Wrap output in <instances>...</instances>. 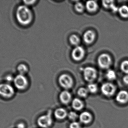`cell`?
<instances>
[{"label":"cell","mask_w":128,"mask_h":128,"mask_svg":"<svg viewBox=\"0 0 128 128\" xmlns=\"http://www.w3.org/2000/svg\"><path fill=\"white\" fill-rule=\"evenodd\" d=\"M89 93V91L87 88L84 87L80 88L77 91L78 96L79 97L82 98H85L87 97Z\"/></svg>","instance_id":"17"},{"label":"cell","mask_w":128,"mask_h":128,"mask_svg":"<svg viewBox=\"0 0 128 128\" xmlns=\"http://www.w3.org/2000/svg\"><path fill=\"white\" fill-rule=\"evenodd\" d=\"M12 77L11 76H8L6 77V80L8 82H11L12 81Z\"/></svg>","instance_id":"31"},{"label":"cell","mask_w":128,"mask_h":128,"mask_svg":"<svg viewBox=\"0 0 128 128\" xmlns=\"http://www.w3.org/2000/svg\"><path fill=\"white\" fill-rule=\"evenodd\" d=\"M80 123L77 121H72L69 125V128H81Z\"/></svg>","instance_id":"27"},{"label":"cell","mask_w":128,"mask_h":128,"mask_svg":"<svg viewBox=\"0 0 128 128\" xmlns=\"http://www.w3.org/2000/svg\"><path fill=\"white\" fill-rule=\"evenodd\" d=\"M74 8L78 12H82L84 10V6L81 2H78L76 3L75 5Z\"/></svg>","instance_id":"26"},{"label":"cell","mask_w":128,"mask_h":128,"mask_svg":"<svg viewBox=\"0 0 128 128\" xmlns=\"http://www.w3.org/2000/svg\"><path fill=\"white\" fill-rule=\"evenodd\" d=\"M119 12L121 17L125 18H128V6H123L118 9Z\"/></svg>","instance_id":"18"},{"label":"cell","mask_w":128,"mask_h":128,"mask_svg":"<svg viewBox=\"0 0 128 128\" xmlns=\"http://www.w3.org/2000/svg\"><path fill=\"white\" fill-rule=\"evenodd\" d=\"M96 38L95 33L91 30L86 31L83 36V39L85 43L88 44L92 43Z\"/></svg>","instance_id":"14"},{"label":"cell","mask_w":128,"mask_h":128,"mask_svg":"<svg viewBox=\"0 0 128 128\" xmlns=\"http://www.w3.org/2000/svg\"><path fill=\"white\" fill-rule=\"evenodd\" d=\"M69 41L72 44L77 46L80 43V40L78 36L73 34L70 37Z\"/></svg>","instance_id":"20"},{"label":"cell","mask_w":128,"mask_h":128,"mask_svg":"<svg viewBox=\"0 0 128 128\" xmlns=\"http://www.w3.org/2000/svg\"><path fill=\"white\" fill-rule=\"evenodd\" d=\"M37 123L38 126L42 128L50 127L53 123L51 110H49L47 114L40 116L37 119Z\"/></svg>","instance_id":"2"},{"label":"cell","mask_w":128,"mask_h":128,"mask_svg":"<svg viewBox=\"0 0 128 128\" xmlns=\"http://www.w3.org/2000/svg\"><path fill=\"white\" fill-rule=\"evenodd\" d=\"M25 125L24 123L20 122L17 125V128H25Z\"/></svg>","instance_id":"30"},{"label":"cell","mask_w":128,"mask_h":128,"mask_svg":"<svg viewBox=\"0 0 128 128\" xmlns=\"http://www.w3.org/2000/svg\"><path fill=\"white\" fill-rule=\"evenodd\" d=\"M68 113L65 108H58L54 111V116L55 118L59 120H64L68 116Z\"/></svg>","instance_id":"13"},{"label":"cell","mask_w":128,"mask_h":128,"mask_svg":"<svg viewBox=\"0 0 128 128\" xmlns=\"http://www.w3.org/2000/svg\"><path fill=\"white\" fill-rule=\"evenodd\" d=\"M98 63L101 68L103 69L108 68L111 65V58L107 54H102L98 58Z\"/></svg>","instance_id":"8"},{"label":"cell","mask_w":128,"mask_h":128,"mask_svg":"<svg viewBox=\"0 0 128 128\" xmlns=\"http://www.w3.org/2000/svg\"><path fill=\"white\" fill-rule=\"evenodd\" d=\"M84 76L86 81L90 83H92L97 76L96 70V69L90 66L86 67L84 69Z\"/></svg>","instance_id":"7"},{"label":"cell","mask_w":128,"mask_h":128,"mask_svg":"<svg viewBox=\"0 0 128 128\" xmlns=\"http://www.w3.org/2000/svg\"><path fill=\"white\" fill-rule=\"evenodd\" d=\"M85 51L82 47L76 46L72 52V59L76 61L81 60L84 56Z\"/></svg>","instance_id":"9"},{"label":"cell","mask_w":128,"mask_h":128,"mask_svg":"<svg viewBox=\"0 0 128 128\" xmlns=\"http://www.w3.org/2000/svg\"><path fill=\"white\" fill-rule=\"evenodd\" d=\"M16 17L19 24L23 25H27L31 23L33 16L32 12L27 6L22 5L17 8Z\"/></svg>","instance_id":"1"},{"label":"cell","mask_w":128,"mask_h":128,"mask_svg":"<svg viewBox=\"0 0 128 128\" xmlns=\"http://www.w3.org/2000/svg\"><path fill=\"white\" fill-rule=\"evenodd\" d=\"M58 82L60 85L66 90L72 88L73 86V80L72 78L67 74L61 75L58 78Z\"/></svg>","instance_id":"3"},{"label":"cell","mask_w":128,"mask_h":128,"mask_svg":"<svg viewBox=\"0 0 128 128\" xmlns=\"http://www.w3.org/2000/svg\"><path fill=\"white\" fill-rule=\"evenodd\" d=\"M36 2V0H24V4L27 6H30L32 5Z\"/></svg>","instance_id":"28"},{"label":"cell","mask_w":128,"mask_h":128,"mask_svg":"<svg viewBox=\"0 0 128 128\" xmlns=\"http://www.w3.org/2000/svg\"><path fill=\"white\" fill-rule=\"evenodd\" d=\"M123 81L126 84H128V75L125 76L123 78Z\"/></svg>","instance_id":"29"},{"label":"cell","mask_w":128,"mask_h":128,"mask_svg":"<svg viewBox=\"0 0 128 128\" xmlns=\"http://www.w3.org/2000/svg\"><path fill=\"white\" fill-rule=\"evenodd\" d=\"M0 94L4 98H10L14 96L15 90L13 87L8 84H1L0 86Z\"/></svg>","instance_id":"6"},{"label":"cell","mask_w":128,"mask_h":128,"mask_svg":"<svg viewBox=\"0 0 128 128\" xmlns=\"http://www.w3.org/2000/svg\"><path fill=\"white\" fill-rule=\"evenodd\" d=\"M18 70L20 74L24 75L28 71V68L26 65L22 64L18 65Z\"/></svg>","instance_id":"21"},{"label":"cell","mask_w":128,"mask_h":128,"mask_svg":"<svg viewBox=\"0 0 128 128\" xmlns=\"http://www.w3.org/2000/svg\"><path fill=\"white\" fill-rule=\"evenodd\" d=\"M102 93L105 96L110 97L115 94L116 87L113 84L109 82L104 83L101 88Z\"/></svg>","instance_id":"5"},{"label":"cell","mask_w":128,"mask_h":128,"mask_svg":"<svg viewBox=\"0 0 128 128\" xmlns=\"http://www.w3.org/2000/svg\"><path fill=\"white\" fill-rule=\"evenodd\" d=\"M78 119L81 123L88 124L91 123L92 120V115L89 112H83L79 115Z\"/></svg>","instance_id":"10"},{"label":"cell","mask_w":128,"mask_h":128,"mask_svg":"<svg viewBox=\"0 0 128 128\" xmlns=\"http://www.w3.org/2000/svg\"><path fill=\"white\" fill-rule=\"evenodd\" d=\"M87 89L89 93L92 94H95L98 91V87L96 84L90 83L88 85Z\"/></svg>","instance_id":"19"},{"label":"cell","mask_w":128,"mask_h":128,"mask_svg":"<svg viewBox=\"0 0 128 128\" xmlns=\"http://www.w3.org/2000/svg\"><path fill=\"white\" fill-rule=\"evenodd\" d=\"M116 101L120 104H125L128 102V92L126 90L119 91L116 95Z\"/></svg>","instance_id":"11"},{"label":"cell","mask_w":128,"mask_h":128,"mask_svg":"<svg viewBox=\"0 0 128 128\" xmlns=\"http://www.w3.org/2000/svg\"><path fill=\"white\" fill-rule=\"evenodd\" d=\"M59 98L61 103L64 104H68L72 100V94L66 90H63L60 94Z\"/></svg>","instance_id":"12"},{"label":"cell","mask_w":128,"mask_h":128,"mask_svg":"<svg viewBox=\"0 0 128 128\" xmlns=\"http://www.w3.org/2000/svg\"><path fill=\"white\" fill-rule=\"evenodd\" d=\"M107 78L110 80H113L116 79V74L114 71L112 70H109L107 72L106 74Z\"/></svg>","instance_id":"23"},{"label":"cell","mask_w":128,"mask_h":128,"mask_svg":"<svg viewBox=\"0 0 128 128\" xmlns=\"http://www.w3.org/2000/svg\"><path fill=\"white\" fill-rule=\"evenodd\" d=\"M68 119L72 121H75L78 118L79 115L74 111H71L68 113L67 116Z\"/></svg>","instance_id":"24"},{"label":"cell","mask_w":128,"mask_h":128,"mask_svg":"<svg viewBox=\"0 0 128 128\" xmlns=\"http://www.w3.org/2000/svg\"><path fill=\"white\" fill-rule=\"evenodd\" d=\"M114 1L109 0V1H102V5L105 8H112L114 11L116 10V8L114 6Z\"/></svg>","instance_id":"22"},{"label":"cell","mask_w":128,"mask_h":128,"mask_svg":"<svg viewBox=\"0 0 128 128\" xmlns=\"http://www.w3.org/2000/svg\"><path fill=\"white\" fill-rule=\"evenodd\" d=\"M14 83L16 87L19 90H25L28 87V82L26 78L24 75H18L14 78Z\"/></svg>","instance_id":"4"},{"label":"cell","mask_w":128,"mask_h":128,"mask_svg":"<svg viewBox=\"0 0 128 128\" xmlns=\"http://www.w3.org/2000/svg\"><path fill=\"white\" fill-rule=\"evenodd\" d=\"M86 8L90 12H94L97 10L98 5L95 1H88L86 2Z\"/></svg>","instance_id":"16"},{"label":"cell","mask_w":128,"mask_h":128,"mask_svg":"<svg viewBox=\"0 0 128 128\" xmlns=\"http://www.w3.org/2000/svg\"><path fill=\"white\" fill-rule=\"evenodd\" d=\"M121 70L126 74H128V60L123 61L120 64Z\"/></svg>","instance_id":"25"},{"label":"cell","mask_w":128,"mask_h":128,"mask_svg":"<svg viewBox=\"0 0 128 128\" xmlns=\"http://www.w3.org/2000/svg\"><path fill=\"white\" fill-rule=\"evenodd\" d=\"M72 106L73 109L75 110L80 111L83 109L84 107V104L83 101L78 98H74L72 102Z\"/></svg>","instance_id":"15"}]
</instances>
